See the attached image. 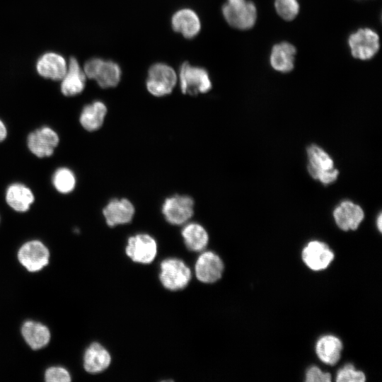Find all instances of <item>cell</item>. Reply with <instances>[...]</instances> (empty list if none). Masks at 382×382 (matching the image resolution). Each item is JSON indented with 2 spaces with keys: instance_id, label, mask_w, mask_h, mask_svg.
Instances as JSON below:
<instances>
[{
  "instance_id": "cell-3",
  "label": "cell",
  "mask_w": 382,
  "mask_h": 382,
  "mask_svg": "<svg viewBox=\"0 0 382 382\" xmlns=\"http://www.w3.org/2000/svg\"><path fill=\"white\" fill-rule=\"evenodd\" d=\"M308 170L311 177L323 184L336 180L339 172L334 168L331 157L320 147L312 144L307 149Z\"/></svg>"
},
{
  "instance_id": "cell-22",
  "label": "cell",
  "mask_w": 382,
  "mask_h": 382,
  "mask_svg": "<svg viewBox=\"0 0 382 382\" xmlns=\"http://www.w3.org/2000/svg\"><path fill=\"white\" fill-rule=\"evenodd\" d=\"M107 110L104 103L96 100L83 108L79 115V122L86 131H96L102 127Z\"/></svg>"
},
{
  "instance_id": "cell-19",
  "label": "cell",
  "mask_w": 382,
  "mask_h": 382,
  "mask_svg": "<svg viewBox=\"0 0 382 382\" xmlns=\"http://www.w3.org/2000/svg\"><path fill=\"white\" fill-rule=\"evenodd\" d=\"M110 362V354L98 342H93L83 355V367L90 374H98L105 371Z\"/></svg>"
},
{
  "instance_id": "cell-17",
  "label": "cell",
  "mask_w": 382,
  "mask_h": 382,
  "mask_svg": "<svg viewBox=\"0 0 382 382\" xmlns=\"http://www.w3.org/2000/svg\"><path fill=\"white\" fill-rule=\"evenodd\" d=\"M86 75L78 61L71 57L67 64L66 71L61 79V92L65 96H74L81 93L86 84Z\"/></svg>"
},
{
  "instance_id": "cell-25",
  "label": "cell",
  "mask_w": 382,
  "mask_h": 382,
  "mask_svg": "<svg viewBox=\"0 0 382 382\" xmlns=\"http://www.w3.org/2000/svg\"><path fill=\"white\" fill-rule=\"evenodd\" d=\"M181 235L185 245L193 252L203 251L209 242L206 229L197 223H187L182 229Z\"/></svg>"
},
{
  "instance_id": "cell-9",
  "label": "cell",
  "mask_w": 382,
  "mask_h": 382,
  "mask_svg": "<svg viewBox=\"0 0 382 382\" xmlns=\"http://www.w3.org/2000/svg\"><path fill=\"white\" fill-rule=\"evenodd\" d=\"M348 44L354 57L361 60L371 59L378 51L379 37L370 28H361L349 35Z\"/></svg>"
},
{
  "instance_id": "cell-12",
  "label": "cell",
  "mask_w": 382,
  "mask_h": 382,
  "mask_svg": "<svg viewBox=\"0 0 382 382\" xmlns=\"http://www.w3.org/2000/svg\"><path fill=\"white\" fill-rule=\"evenodd\" d=\"M224 265L221 257L214 252L204 251L196 260L195 272L201 282L212 284L221 278Z\"/></svg>"
},
{
  "instance_id": "cell-7",
  "label": "cell",
  "mask_w": 382,
  "mask_h": 382,
  "mask_svg": "<svg viewBox=\"0 0 382 382\" xmlns=\"http://www.w3.org/2000/svg\"><path fill=\"white\" fill-rule=\"evenodd\" d=\"M28 150L40 158L51 156L59 143L57 132L49 126H42L32 131L27 137Z\"/></svg>"
},
{
  "instance_id": "cell-10",
  "label": "cell",
  "mask_w": 382,
  "mask_h": 382,
  "mask_svg": "<svg viewBox=\"0 0 382 382\" xmlns=\"http://www.w3.org/2000/svg\"><path fill=\"white\" fill-rule=\"evenodd\" d=\"M127 255L134 262L149 264L157 254L156 240L146 233H138L129 237L125 248Z\"/></svg>"
},
{
  "instance_id": "cell-21",
  "label": "cell",
  "mask_w": 382,
  "mask_h": 382,
  "mask_svg": "<svg viewBox=\"0 0 382 382\" xmlns=\"http://www.w3.org/2000/svg\"><path fill=\"white\" fill-rule=\"evenodd\" d=\"M172 26L175 31L187 38L195 37L201 28L199 17L189 8L180 9L173 16Z\"/></svg>"
},
{
  "instance_id": "cell-2",
  "label": "cell",
  "mask_w": 382,
  "mask_h": 382,
  "mask_svg": "<svg viewBox=\"0 0 382 382\" xmlns=\"http://www.w3.org/2000/svg\"><path fill=\"white\" fill-rule=\"evenodd\" d=\"M222 13L226 22L239 30L251 28L257 20L256 7L248 0H226Z\"/></svg>"
},
{
  "instance_id": "cell-14",
  "label": "cell",
  "mask_w": 382,
  "mask_h": 382,
  "mask_svg": "<svg viewBox=\"0 0 382 382\" xmlns=\"http://www.w3.org/2000/svg\"><path fill=\"white\" fill-rule=\"evenodd\" d=\"M134 212V205L125 198L111 199L103 209L106 224L110 227L131 222Z\"/></svg>"
},
{
  "instance_id": "cell-28",
  "label": "cell",
  "mask_w": 382,
  "mask_h": 382,
  "mask_svg": "<svg viewBox=\"0 0 382 382\" xmlns=\"http://www.w3.org/2000/svg\"><path fill=\"white\" fill-rule=\"evenodd\" d=\"M335 381L337 382H364L366 381V376L361 371L356 369L352 364H347L336 374Z\"/></svg>"
},
{
  "instance_id": "cell-11",
  "label": "cell",
  "mask_w": 382,
  "mask_h": 382,
  "mask_svg": "<svg viewBox=\"0 0 382 382\" xmlns=\"http://www.w3.org/2000/svg\"><path fill=\"white\" fill-rule=\"evenodd\" d=\"M18 258L28 271L35 272L48 264L50 252L42 242L32 240L25 243L20 248Z\"/></svg>"
},
{
  "instance_id": "cell-24",
  "label": "cell",
  "mask_w": 382,
  "mask_h": 382,
  "mask_svg": "<svg viewBox=\"0 0 382 382\" xmlns=\"http://www.w3.org/2000/svg\"><path fill=\"white\" fill-rule=\"evenodd\" d=\"M21 334L25 342L35 350L47 346L50 340L49 329L42 323L33 320L25 321L23 324Z\"/></svg>"
},
{
  "instance_id": "cell-6",
  "label": "cell",
  "mask_w": 382,
  "mask_h": 382,
  "mask_svg": "<svg viewBox=\"0 0 382 382\" xmlns=\"http://www.w3.org/2000/svg\"><path fill=\"white\" fill-rule=\"evenodd\" d=\"M179 76L180 88L184 94L196 96L205 93L212 88L209 74L204 69L185 62L180 67Z\"/></svg>"
},
{
  "instance_id": "cell-5",
  "label": "cell",
  "mask_w": 382,
  "mask_h": 382,
  "mask_svg": "<svg viewBox=\"0 0 382 382\" xmlns=\"http://www.w3.org/2000/svg\"><path fill=\"white\" fill-rule=\"evenodd\" d=\"M177 83V75L170 66L163 63L152 65L148 72L146 88L154 96L170 93Z\"/></svg>"
},
{
  "instance_id": "cell-15",
  "label": "cell",
  "mask_w": 382,
  "mask_h": 382,
  "mask_svg": "<svg viewBox=\"0 0 382 382\" xmlns=\"http://www.w3.org/2000/svg\"><path fill=\"white\" fill-rule=\"evenodd\" d=\"M35 199L33 190L22 183L10 184L5 191V201L8 206L17 212H28Z\"/></svg>"
},
{
  "instance_id": "cell-31",
  "label": "cell",
  "mask_w": 382,
  "mask_h": 382,
  "mask_svg": "<svg viewBox=\"0 0 382 382\" xmlns=\"http://www.w3.org/2000/svg\"><path fill=\"white\" fill-rule=\"evenodd\" d=\"M8 136V129L4 122L0 118V143L4 141Z\"/></svg>"
},
{
  "instance_id": "cell-18",
  "label": "cell",
  "mask_w": 382,
  "mask_h": 382,
  "mask_svg": "<svg viewBox=\"0 0 382 382\" xmlns=\"http://www.w3.org/2000/svg\"><path fill=\"white\" fill-rule=\"evenodd\" d=\"M36 69L37 73L45 79L59 81L66 71L67 63L61 54L47 52L37 59Z\"/></svg>"
},
{
  "instance_id": "cell-13",
  "label": "cell",
  "mask_w": 382,
  "mask_h": 382,
  "mask_svg": "<svg viewBox=\"0 0 382 382\" xmlns=\"http://www.w3.org/2000/svg\"><path fill=\"white\" fill-rule=\"evenodd\" d=\"M301 257L308 268L313 271H320L330 265L335 254L325 243L312 241L303 248Z\"/></svg>"
},
{
  "instance_id": "cell-30",
  "label": "cell",
  "mask_w": 382,
  "mask_h": 382,
  "mask_svg": "<svg viewBox=\"0 0 382 382\" xmlns=\"http://www.w3.org/2000/svg\"><path fill=\"white\" fill-rule=\"evenodd\" d=\"M305 381L306 382H330L331 375L329 373L323 372L318 366H313L306 371Z\"/></svg>"
},
{
  "instance_id": "cell-16",
  "label": "cell",
  "mask_w": 382,
  "mask_h": 382,
  "mask_svg": "<svg viewBox=\"0 0 382 382\" xmlns=\"http://www.w3.org/2000/svg\"><path fill=\"white\" fill-rule=\"evenodd\" d=\"M333 217L337 226L345 231L356 230L364 217L363 209L350 202H342L333 211Z\"/></svg>"
},
{
  "instance_id": "cell-32",
  "label": "cell",
  "mask_w": 382,
  "mask_h": 382,
  "mask_svg": "<svg viewBox=\"0 0 382 382\" xmlns=\"http://www.w3.org/2000/svg\"><path fill=\"white\" fill-rule=\"evenodd\" d=\"M376 224H377V227H378V229L380 232H381V229H382V216H381V214H379L378 218H377V221H376Z\"/></svg>"
},
{
  "instance_id": "cell-1",
  "label": "cell",
  "mask_w": 382,
  "mask_h": 382,
  "mask_svg": "<svg viewBox=\"0 0 382 382\" xmlns=\"http://www.w3.org/2000/svg\"><path fill=\"white\" fill-rule=\"evenodd\" d=\"M191 278V270L182 260L170 257L161 262L159 279L166 289H183L188 285Z\"/></svg>"
},
{
  "instance_id": "cell-23",
  "label": "cell",
  "mask_w": 382,
  "mask_h": 382,
  "mask_svg": "<svg viewBox=\"0 0 382 382\" xmlns=\"http://www.w3.org/2000/svg\"><path fill=\"white\" fill-rule=\"evenodd\" d=\"M295 47L287 42L276 44L270 54V64L276 71L286 73L291 71L294 66Z\"/></svg>"
},
{
  "instance_id": "cell-20",
  "label": "cell",
  "mask_w": 382,
  "mask_h": 382,
  "mask_svg": "<svg viewBox=\"0 0 382 382\" xmlns=\"http://www.w3.org/2000/svg\"><path fill=\"white\" fill-rule=\"evenodd\" d=\"M342 348V342L337 337L326 335L318 339L315 349L322 362L334 365L340 360Z\"/></svg>"
},
{
  "instance_id": "cell-8",
  "label": "cell",
  "mask_w": 382,
  "mask_h": 382,
  "mask_svg": "<svg viewBox=\"0 0 382 382\" xmlns=\"http://www.w3.org/2000/svg\"><path fill=\"white\" fill-rule=\"evenodd\" d=\"M162 213L169 224H185L194 214V200L187 195H173L165 199L162 205Z\"/></svg>"
},
{
  "instance_id": "cell-4",
  "label": "cell",
  "mask_w": 382,
  "mask_h": 382,
  "mask_svg": "<svg viewBox=\"0 0 382 382\" xmlns=\"http://www.w3.org/2000/svg\"><path fill=\"white\" fill-rule=\"evenodd\" d=\"M86 77L94 79L103 88L116 86L121 78V69L117 64L100 58L88 60L83 66Z\"/></svg>"
},
{
  "instance_id": "cell-26",
  "label": "cell",
  "mask_w": 382,
  "mask_h": 382,
  "mask_svg": "<svg viewBox=\"0 0 382 382\" xmlns=\"http://www.w3.org/2000/svg\"><path fill=\"white\" fill-rule=\"evenodd\" d=\"M52 184L59 193L67 195L74 190L76 186V176L69 168L59 167L52 174Z\"/></svg>"
},
{
  "instance_id": "cell-29",
  "label": "cell",
  "mask_w": 382,
  "mask_h": 382,
  "mask_svg": "<svg viewBox=\"0 0 382 382\" xmlns=\"http://www.w3.org/2000/svg\"><path fill=\"white\" fill-rule=\"evenodd\" d=\"M45 379L47 382H69L71 381V376L63 367L52 366L46 370Z\"/></svg>"
},
{
  "instance_id": "cell-27",
  "label": "cell",
  "mask_w": 382,
  "mask_h": 382,
  "mask_svg": "<svg viewBox=\"0 0 382 382\" xmlns=\"http://www.w3.org/2000/svg\"><path fill=\"white\" fill-rule=\"evenodd\" d=\"M274 6L277 13L286 21L294 19L299 11L297 0H274Z\"/></svg>"
}]
</instances>
